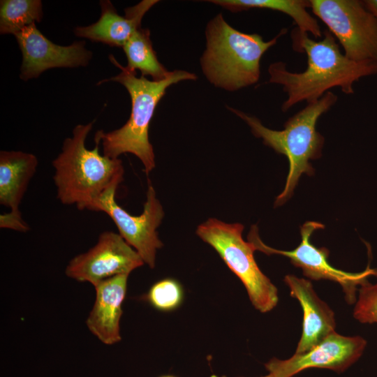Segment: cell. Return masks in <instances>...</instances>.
<instances>
[{
    "mask_svg": "<svg viewBox=\"0 0 377 377\" xmlns=\"http://www.w3.org/2000/svg\"><path fill=\"white\" fill-rule=\"evenodd\" d=\"M293 49L307 57L306 68L300 73L291 72L282 61L272 63L268 68V83L283 87L287 98L281 110L286 112L302 101L307 103L321 98L329 90L339 87L346 94L354 93L353 84L364 77L377 74V61H355L347 58L329 30L323 38L316 40L306 32L295 27L290 33Z\"/></svg>",
    "mask_w": 377,
    "mask_h": 377,
    "instance_id": "obj_1",
    "label": "cell"
},
{
    "mask_svg": "<svg viewBox=\"0 0 377 377\" xmlns=\"http://www.w3.org/2000/svg\"><path fill=\"white\" fill-rule=\"evenodd\" d=\"M110 61L120 69L116 76L101 81L117 82L127 89L131 99V112L126 123L121 128L109 131H98L94 136L101 143L103 155L111 158L131 153L144 165L147 175L155 168L154 149L149 140V128L156 108L172 84L184 80H195L196 75L183 70H175L161 81H154L144 76L138 77L136 72L121 65L112 56Z\"/></svg>",
    "mask_w": 377,
    "mask_h": 377,
    "instance_id": "obj_2",
    "label": "cell"
},
{
    "mask_svg": "<svg viewBox=\"0 0 377 377\" xmlns=\"http://www.w3.org/2000/svg\"><path fill=\"white\" fill-rule=\"evenodd\" d=\"M94 123L75 126L73 136L64 140L61 151L52 161L57 199L79 210L88 209L106 190L123 180L121 161L101 155L98 140L94 139V149L85 147Z\"/></svg>",
    "mask_w": 377,
    "mask_h": 377,
    "instance_id": "obj_3",
    "label": "cell"
},
{
    "mask_svg": "<svg viewBox=\"0 0 377 377\" xmlns=\"http://www.w3.org/2000/svg\"><path fill=\"white\" fill-rule=\"evenodd\" d=\"M286 28L269 40L242 32L219 13L205 29L206 48L200 58L202 73L214 87L235 91L257 83L263 54L287 33Z\"/></svg>",
    "mask_w": 377,
    "mask_h": 377,
    "instance_id": "obj_4",
    "label": "cell"
},
{
    "mask_svg": "<svg viewBox=\"0 0 377 377\" xmlns=\"http://www.w3.org/2000/svg\"><path fill=\"white\" fill-rule=\"evenodd\" d=\"M337 99L336 94L327 92L321 98L307 103L290 117L281 131L270 129L257 117L228 107L248 124L256 138H262L265 145L286 156L288 160L289 170L286 184L276 198V207L282 205L292 196L302 174L313 175L314 169L309 161L321 156L324 145V138L316 130V124L320 117L327 112Z\"/></svg>",
    "mask_w": 377,
    "mask_h": 377,
    "instance_id": "obj_5",
    "label": "cell"
},
{
    "mask_svg": "<svg viewBox=\"0 0 377 377\" xmlns=\"http://www.w3.org/2000/svg\"><path fill=\"white\" fill-rule=\"evenodd\" d=\"M244 226L209 219L197 235L218 253L244 286L253 306L261 313L272 310L279 301L278 290L258 267L252 244L242 238Z\"/></svg>",
    "mask_w": 377,
    "mask_h": 377,
    "instance_id": "obj_6",
    "label": "cell"
},
{
    "mask_svg": "<svg viewBox=\"0 0 377 377\" xmlns=\"http://www.w3.org/2000/svg\"><path fill=\"white\" fill-rule=\"evenodd\" d=\"M313 13L339 40L345 56L377 61V20L359 0H309Z\"/></svg>",
    "mask_w": 377,
    "mask_h": 377,
    "instance_id": "obj_7",
    "label": "cell"
},
{
    "mask_svg": "<svg viewBox=\"0 0 377 377\" xmlns=\"http://www.w3.org/2000/svg\"><path fill=\"white\" fill-rule=\"evenodd\" d=\"M324 228V225L316 221H306L300 228L302 241L292 251H283L266 245L260 238L256 226H252L247 236L255 250L267 255L279 254L290 259L291 263L302 269L303 274L311 280H329L339 284L345 294L346 301L353 304L357 300L360 286L374 276L376 269L368 265L360 272H344L332 266L328 261L330 251L325 247L317 248L310 242L312 234Z\"/></svg>",
    "mask_w": 377,
    "mask_h": 377,
    "instance_id": "obj_8",
    "label": "cell"
},
{
    "mask_svg": "<svg viewBox=\"0 0 377 377\" xmlns=\"http://www.w3.org/2000/svg\"><path fill=\"white\" fill-rule=\"evenodd\" d=\"M118 186L114 184L110 187L87 210L108 214L121 237L138 252L145 263L150 268H154L156 251L163 246L156 229L164 215L155 190L148 179L143 212L139 216H133L117 203L115 194Z\"/></svg>",
    "mask_w": 377,
    "mask_h": 377,
    "instance_id": "obj_9",
    "label": "cell"
},
{
    "mask_svg": "<svg viewBox=\"0 0 377 377\" xmlns=\"http://www.w3.org/2000/svg\"><path fill=\"white\" fill-rule=\"evenodd\" d=\"M144 263L138 252L119 233L104 231L93 247L69 261L65 274L75 281L95 286L113 276L130 274Z\"/></svg>",
    "mask_w": 377,
    "mask_h": 377,
    "instance_id": "obj_10",
    "label": "cell"
},
{
    "mask_svg": "<svg viewBox=\"0 0 377 377\" xmlns=\"http://www.w3.org/2000/svg\"><path fill=\"white\" fill-rule=\"evenodd\" d=\"M367 341L360 336L346 337L334 332L309 351L294 354L287 360L272 358L265 364L276 377H292L310 369H327L341 373L362 355Z\"/></svg>",
    "mask_w": 377,
    "mask_h": 377,
    "instance_id": "obj_11",
    "label": "cell"
},
{
    "mask_svg": "<svg viewBox=\"0 0 377 377\" xmlns=\"http://www.w3.org/2000/svg\"><path fill=\"white\" fill-rule=\"evenodd\" d=\"M15 37L22 54L20 77L27 81L38 77L52 68L85 66L92 52L84 47V41H75L68 46L54 44L36 27H26Z\"/></svg>",
    "mask_w": 377,
    "mask_h": 377,
    "instance_id": "obj_12",
    "label": "cell"
},
{
    "mask_svg": "<svg viewBox=\"0 0 377 377\" xmlns=\"http://www.w3.org/2000/svg\"><path fill=\"white\" fill-rule=\"evenodd\" d=\"M283 281L303 310L302 332L295 353H304L335 332L334 313L317 295L309 280L288 274Z\"/></svg>",
    "mask_w": 377,
    "mask_h": 377,
    "instance_id": "obj_13",
    "label": "cell"
},
{
    "mask_svg": "<svg viewBox=\"0 0 377 377\" xmlns=\"http://www.w3.org/2000/svg\"><path fill=\"white\" fill-rule=\"evenodd\" d=\"M128 275H117L94 286L95 302L86 325L91 334L104 344L113 345L121 340L120 320Z\"/></svg>",
    "mask_w": 377,
    "mask_h": 377,
    "instance_id": "obj_14",
    "label": "cell"
},
{
    "mask_svg": "<svg viewBox=\"0 0 377 377\" xmlns=\"http://www.w3.org/2000/svg\"><path fill=\"white\" fill-rule=\"evenodd\" d=\"M158 1L143 0L125 8V15H119L110 1H101V15L99 20L90 25L77 27L75 34L94 42H101L112 47H123L138 29L145 13Z\"/></svg>",
    "mask_w": 377,
    "mask_h": 377,
    "instance_id": "obj_15",
    "label": "cell"
},
{
    "mask_svg": "<svg viewBox=\"0 0 377 377\" xmlns=\"http://www.w3.org/2000/svg\"><path fill=\"white\" fill-rule=\"evenodd\" d=\"M38 164L37 157L31 153L4 150L0 152V204L10 208V211L3 214V217L10 224L25 222L19 206Z\"/></svg>",
    "mask_w": 377,
    "mask_h": 377,
    "instance_id": "obj_16",
    "label": "cell"
},
{
    "mask_svg": "<svg viewBox=\"0 0 377 377\" xmlns=\"http://www.w3.org/2000/svg\"><path fill=\"white\" fill-rule=\"evenodd\" d=\"M231 12L237 13L252 8H263L283 13L290 17L300 31L314 38L323 36L318 20L307 10L311 8L306 0H211Z\"/></svg>",
    "mask_w": 377,
    "mask_h": 377,
    "instance_id": "obj_17",
    "label": "cell"
},
{
    "mask_svg": "<svg viewBox=\"0 0 377 377\" xmlns=\"http://www.w3.org/2000/svg\"><path fill=\"white\" fill-rule=\"evenodd\" d=\"M127 58L126 67L141 75H150L154 81H161L168 77V71L158 60L153 49L148 29L140 28L135 31L122 47Z\"/></svg>",
    "mask_w": 377,
    "mask_h": 377,
    "instance_id": "obj_18",
    "label": "cell"
},
{
    "mask_svg": "<svg viewBox=\"0 0 377 377\" xmlns=\"http://www.w3.org/2000/svg\"><path fill=\"white\" fill-rule=\"evenodd\" d=\"M43 5L40 0H1L0 33L14 36L27 26L40 22Z\"/></svg>",
    "mask_w": 377,
    "mask_h": 377,
    "instance_id": "obj_19",
    "label": "cell"
},
{
    "mask_svg": "<svg viewBox=\"0 0 377 377\" xmlns=\"http://www.w3.org/2000/svg\"><path fill=\"white\" fill-rule=\"evenodd\" d=\"M183 297L181 284L173 279L167 278L154 283L145 295L144 300L158 311H170L179 306Z\"/></svg>",
    "mask_w": 377,
    "mask_h": 377,
    "instance_id": "obj_20",
    "label": "cell"
},
{
    "mask_svg": "<svg viewBox=\"0 0 377 377\" xmlns=\"http://www.w3.org/2000/svg\"><path fill=\"white\" fill-rule=\"evenodd\" d=\"M374 276L377 279V269ZM353 316L361 323H377V281L371 283L368 280L360 286Z\"/></svg>",
    "mask_w": 377,
    "mask_h": 377,
    "instance_id": "obj_21",
    "label": "cell"
},
{
    "mask_svg": "<svg viewBox=\"0 0 377 377\" xmlns=\"http://www.w3.org/2000/svg\"><path fill=\"white\" fill-rule=\"evenodd\" d=\"M366 8L376 17L377 20V0L363 1Z\"/></svg>",
    "mask_w": 377,
    "mask_h": 377,
    "instance_id": "obj_22",
    "label": "cell"
},
{
    "mask_svg": "<svg viewBox=\"0 0 377 377\" xmlns=\"http://www.w3.org/2000/svg\"><path fill=\"white\" fill-rule=\"evenodd\" d=\"M261 377H276V376L273 373L269 372L268 374L261 376Z\"/></svg>",
    "mask_w": 377,
    "mask_h": 377,
    "instance_id": "obj_23",
    "label": "cell"
},
{
    "mask_svg": "<svg viewBox=\"0 0 377 377\" xmlns=\"http://www.w3.org/2000/svg\"><path fill=\"white\" fill-rule=\"evenodd\" d=\"M160 377H176V376H172V375H163V376H161Z\"/></svg>",
    "mask_w": 377,
    "mask_h": 377,
    "instance_id": "obj_24",
    "label": "cell"
}]
</instances>
